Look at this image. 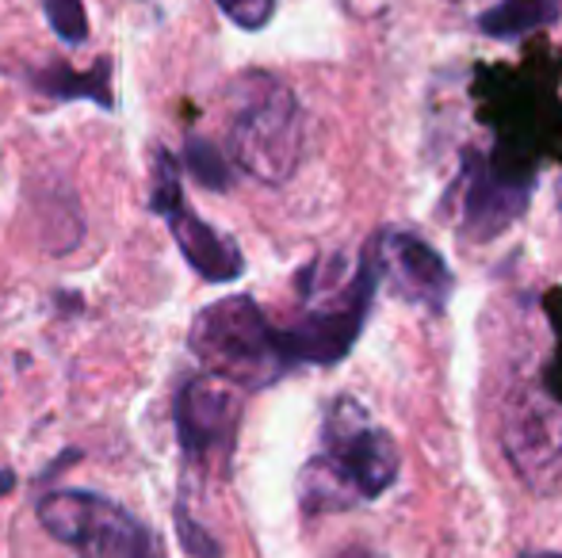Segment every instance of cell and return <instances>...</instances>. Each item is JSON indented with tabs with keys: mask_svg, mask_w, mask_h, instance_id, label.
Instances as JSON below:
<instances>
[{
	"mask_svg": "<svg viewBox=\"0 0 562 558\" xmlns=\"http://www.w3.org/2000/svg\"><path fill=\"white\" fill-rule=\"evenodd\" d=\"M38 521L54 539L77 547L81 558H149L146 528L131 513L97 493L61 490L38 501Z\"/></svg>",
	"mask_w": 562,
	"mask_h": 558,
	"instance_id": "4",
	"label": "cell"
},
{
	"mask_svg": "<svg viewBox=\"0 0 562 558\" xmlns=\"http://www.w3.org/2000/svg\"><path fill=\"white\" fill-rule=\"evenodd\" d=\"M371 291H375V257L368 253L360 269H356V276L337 295L314 306L295 329L280 333L288 364H334V360L345 356L356 337H360L363 318H368Z\"/></svg>",
	"mask_w": 562,
	"mask_h": 558,
	"instance_id": "5",
	"label": "cell"
},
{
	"mask_svg": "<svg viewBox=\"0 0 562 558\" xmlns=\"http://www.w3.org/2000/svg\"><path fill=\"white\" fill-rule=\"evenodd\" d=\"M375 257L398 295H406L409 303H425L432 310H445L451 295V276L445 257L429 241L414 238V234L391 230L379 238Z\"/></svg>",
	"mask_w": 562,
	"mask_h": 558,
	"instance_id": "9",
	"label": "cell"
},
{
	"mask_svg": "<svg viewBox=\"0 0 562 558\" xmlns=\"http://www.w3.org/2000/svg\"><path fill=\"white\" fill-rule=\"evenodd\" d=\"M46 15H50L54 31H58L66 43H81L89 35V20H85L81 0H46Z\"/></svg>",
	"mask_w": 562,
	"mask_h": 558,
	"instance_id": "11",
	"label": "cell"
},
{
	"mask_svg": "<svg viewBox=\"0 0 562 558\" xmlns=\"http://www.w3.org/2000/svg\"><path fill=\"white\" fill-rule=\"evenodd\" d=\"M188 344L211 375L234 383L237 390H260L288 372L280 333L268 326L249 295H234L207 306L195 318Z\"/></svg>",
	"mask_w": 562,
	"mask_h": 558,
	"instance_id": "2",
	"label": "cell"
},
{
	"mask_svg": "<svg viewBox=\"0 0 562 558\" xmlns=\"http://www.w3.org/2000/svg\"><path fill=\"white\" fill-rule=\"evenodd\" d=\"M0 490H12V475H0Z\"/></svg>",
	"mask_w": 562,
	"mask_h": 558,
	"instance_id": "15",
	"label": "cell"
},
{
	"mask_svg": "<svg viewBox=\"0 0 562 558\" xmlns=\"http://www.w3.org/2000/svg\"><path fill=\"white\" fill-rule=\"evenodd\" d=\"M188 164L195 169V176L203 180L207 187H226V164L218 161V149H211L207 141H192V149H188Z\"/></svg>",
	"mask_w": 562,
	"mask_h": 558,
	"instance_id": "13",
	"label": "cell"
},
{
	"mask_svg": "<svg viewBox=\"0 0 562 558\" xmlns=\"http://www.w3.org/2000/svg\"><path fill=\"white\" fill-rule=\"evenodd\" d=\"M562 15V0H502L479 15V31L490 38H520L528 31H540Z\"/></svg>",
	"mask_w": 562,
	"mask_h": 558,
	"instance_id": "10",
	"label": "cell"
},
{
	"mask_svg": "<svg viewBox=\"0 0 562 558\" xmlns=\"http://www.w3.org/2000/svg\"><path fill=\"white\" fill-rule=\"evenodd\" d=\"M215 4L245 31H260L276 12V0H215Z\"/></svg>",
	"mask_w": 562,
	"mask_h": 558,
	"instance_id": "12",
	"label": "cell"
},
{
	"mask_svg": "<svg viewBox=\"0 0 562 558\" xmlns=\"http://www.w3.org/2000/svg\"><path fill=\"white\" fill-rule=\"evenodd\" d=\"M229 153L260 184H288L303 157V115L288 84L265 73L237 84Z\"/></svg>",
	"mask_w": 562,
	"mask_h": 558,
	"instance_id": "3",
	"label": "cell"
},
{
	"mask_svg": "<svg viewBox=\"0 0 562 558\" xmlns=\"http://www.w3.org/2000/svg\"><path fill=\"white\" fill-rule=\"evenodd\" d=\"M505 452L532 490L562 486V406L543 395H525L505 418Z\"/></svg>",
	"mask_w": 562,
	"mask_h": 558,
	"instance_id": "7",
	"label": "cell"
},
{
	"mask_svg": "<svg viewBox=\"0 0 562 558\" xmlns=\"http://www.w3.org/2000/svg\"><path fill=\"white\" fill-rule=\"evenodd\" d=\"M154 169H157L154 215H161L165 223H169L172 238H177L180 253L188 257V264L211 283L241 276V269H245L241 249L229 238H223L218 230H211V226L188 207L184 192H180V180H177V164H172V157L165 153V149H157Z\"/></svg>",
	"mask_w": 562,
	"mask_h": 558,
	"instance_id": "6",
	"label": "cell"
},
{
	"mask_svg": "<svg viewBox=\"0 0 562 558\" xmlns=\"http://www.w3.org/2000/svg\"><path fill=\"white\" fill-rule=\"evenodd\" d=\"M520 558H562V555H520Z\"/></svg>",
	"mask_w": 562,
	"mask_h": 558,
	"instance_id": "16",
	"label": "cell"
},
{
	"mask_svg": "<svg viewBox=\"0 0 562 558\" xmlns=\"http://www.w3.org/2000/svg\"><path fill=\"white\" fill-rule=\"evenodd\" d=\"M337 558H379V555H371L368 547H348V551H340Z\"/></svg>",
	"mask_w": 562,
	"mask_h": 558,
	"instance_id": "14",
	"label": "cell"
},
{
	"mask_svg": "<svg viewBox=\"0 0 562 558\" xmlns=\"http://www.w3.org/2000/svg\"><path fill=\"white\" fill-rule=\"evenodd\" d=\"M237 421H241V390L218 375L203 372L184 383L177 398V429L180 444L192 459H211L229 452Z\"/></svg>",
	"mask_w": 562,
	"mask_h": 558,
	"instance_id": "8",
	"label": "cell"
},
{
	"mask_svg": "<svg viewBox=\"0 0 562 558\" xmlns=\"http://www.w3.org/2000/svg\"><path fill=\"white\" fill-rule=\"evenodd\" d=\"M398 444L391 432L379 429L360 402H334L322 429V452L306 463L299 478V498L306 513H334V509L375 501L398 478Z\"/></svg>",
	"mask_w": 562,
	"mask_h": 558,
	"instance_id": "1",
	"label": "cell"
}]
</instances>
